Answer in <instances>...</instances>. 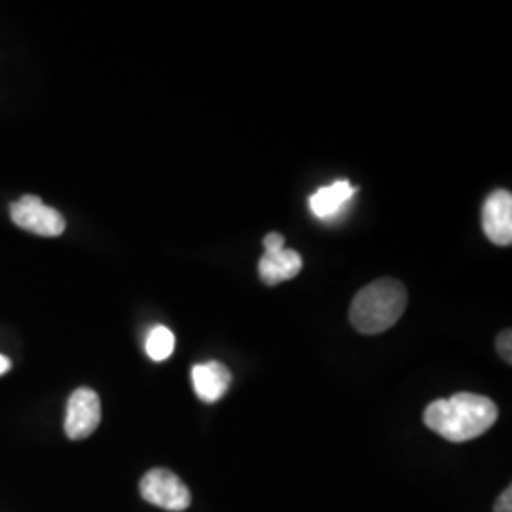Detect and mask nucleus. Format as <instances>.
I'll return each mask as SVG.
<instances>
[{"instance_id":"5","label":"nucleus","mask_w":512,"mask_h":512,"mask_svg":"<svg viewBox=\"0 0 512 512\" xmlns=\"http://www.w3.org/2000/svg\"><path fill=\"white\" fill-rule=\"evenodd\" d=\"M101 423V401L99 395L90 387L76 389L65 416V433L71 440L88 439Z\"/></svg>"},{"instance_id":"9","label":"nucleus","mask_w":512,"mask_h":512,"mask_svg":"<svg viewBox=\"0 0 512 512\" xmlns=\"http://www.w3.org/2000/svg\"><path fill=\"white\" fill-rule=\"evenodd\" d=\"M355 192L357 188H353L348 181H336L330 186H323L310 198L311 213L317 219H334L351 202Z\"/></svg>"},{"instance_id":"4","label":"nucleus","mask_w":512,"mask_h":512,"mask_svg":"<svg viewBox=\"0 0 512 512\" xmlns=\"http://www.w3.org/2000/svg\"><path fill=\"white\" fill-rule=\"evenodd\" d=\"M12 222L21 230L42 238H57L65 232V219L54 207L46 205L38 196H23L10 207Z\"/></svg>"},{"instance_id":"1","label":"nucleus","mask_w":512,"mask_h":512,"mask_svg":"<svg viewBox=\"0 0 512 512\" xmlns=\"http://www.w3.org/2000/svg\"><path fill=\"white\" fill-rule=\"evenodd\" d=\"M499 410L492 399L475 393H458L450 399L433 401L425 408L423 421L442 439L467 442L482 437L494 427Z\"/></svg>"},{"instance_id":"3","label":"nucleus","mask_w":512,"mask_h":512,"mask_svg":"<svg viewBox=\"0 0 512 512\" xmlns=\"http://www.w3.org/2000/svg\"><path fill=\"white\" fill-rule=\"evenodd\" d=\"M139 490L150 505L171 512H183L190 507L192 495L183 480L167 469H152L141 478Z\"/></svg>"},{"instance_id":"14","label":"nucleus","mask_w":512,"mask_h":512,"mask_svg":"<svg viewBox=\"0 0 512 512\" xmlns=\"http://www.w3.org/2000/svg\"><path fill=\"white\" fill-rule=\"evenodd\" d=\"M12 368V361L8 359V357H4V355H0V376H4L8 370Z\"/></svg>"},{"instance_id":"7","label":"nucleus","mask_w":512,"mask_h":512,"mask_svg":"<svg viewBox=\"0 0 512 512\" xmlns=\"http://www.w3.org/2000/svg\"><path fill=\"white\" fill-rule=\"evenodd\" d=\"M192 384L203 403H217L228 393L232 374L222 363L209 361L192 368Z\"/></svg>"},{"instance_id":"6","label":"nucleus","mask_w":512,"mask_h":512,"mask_svg":"<svg viewBox=\"0 0 512 512\" xmlns=\"http://www.w3.org/2000/svg\"><path fill=\"white\" fill-rule=\"evenodd\" d=\"M482 228L486 238L499 247L512 243V196L507 190L494 192L482 209Z\"/></svg>"},{"instance_id":"2","label":"nucleus","mask_w":512,"mask_h":512,"mask_svg":"<svg viewBox=\"0 0 512 512\" xmlns=\"http://www.w3.org/2000/svg\"><path fill=\"white\" fill-rule=\"evenodd\" d=\"M406 304L408 293L401 281L391 277L376 279L353 298L349 321L363 334H380L403 317Z\"/></svg>"},{"instance_id":"12","label":"nucleus","mask_w":512,"mask_h":512,"mask_svg":"<svg viewBox=\"0 0 512 512\" xmlns=\"http://www.w3.org/2000/svg\"><path fill=\"white\" fill-rule=\"evenodd\" d=\"M264 249H266V253H277V251L285 249V238L281 234H277V232L268 234L266 239H264Z\"/></svg>"},{"instance_id":"10","label":"nucleus","mask_w":512,"mask_h":512,"mask_svg":"<svg viewBox=\"0 0 512 512\" xmlns=\"http://www.w3.org/2000/svg\"><path fill=\"white\" fill-rule=\"evenodd\" d=\"M175 351V334L167 327H154L148 332L147 353L152 361H165Z\"/></svg>"},{"instance_id":"13","label":"nucleus","mask_w":512,"mask_h":512,"mask_svg":"<svg viewBox=\"0 0 512 512\" xmlns=\"http://www.w3.org/2000/svg\"><path fill=\"white\" fill-rule=\"evenodd\" d=\"M495 512H512V488L509 486L495 501Z\"/></svg>"},{"instance_id":"8","label":"nucleus","mask_w":512,"mask_h":512,"mask_svg":"<svg viewBox=\"0 0 512 512\" xmlns=\"http://www.w3.org/2000/svg\"><path fill=\"white\" fill-rule=\"evenodd\" d=\"M302 256L293 249H281L277 253H264L258 262V274L266 285L289 281L302 272Z\"/></svg>"},{"instance_id":"11","label":"nucleus","mask_w":512,"mask_h":512,"mask_svg":"<svg viewBox=\"0 0 512 512\" xmlns=\"http://www.w3.org/2000/svg\"><path fill=\"white\" fill-rule=\"evenodd\" d=\"M511 344V330L507 329L505 332H501L499 338H497V351H499V355H501L509 365L512 363Z\"/></svg>"}]
</instances>
